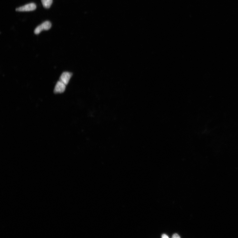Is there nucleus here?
Wrapping results in <instances>:
<instances>
[{
    "label": "nucleus",
    "mask_w": 238,
    "mask_h": 238,
    "mask_svg": "<svg viewBox=\"0 0 238 238\" xmlns=\"http://www.w3.org/2000/svg\"><path fill=\"white\" fill-rule=\"evenodd\" d=\"M36 4L34 3H31L17 8L16 10L20 12H30L36 10Z\"/></svg>",
    "instance_id": "nucleus-2"
},
{
    "label": "nucleus",
    "mask_w": 238,
    "mask_h": 238,
    "mask_svg": "<svg viewBox=\"0 0 238 238\" xmlns=\"http://www.w3.org/2000/svg\"><path fill=\"white\" fill-rule=\"evenodd\" d=\"M162 237L163 238H168L169 237L166 234H163L162 235Z\"/></svg>",
    "instance_id": "nucleus-7"
},
{
    "label": "nucleus",
    "mask_w": 238,
    "mask_h": 238,
    "mask_svg": "<svg viewBox=\"0 0 238 238\" xmlns=\"http://www.w3.org/2000/svg\"><path fill=\"white\" fill-rule=\"evenodd\" d=\"M51 22L46 21L36 27L34 31V33L35 34L38 35L43 31L49 30L51 28Z\"/></svg>",
    "instance_id": "nucleus-1"
},
{
    "label": "nucleus",
    "mask_w": 238,
    "mask_h": 238,
    "mask_svg": "<svg viewBox=\"0 0 238 238\" xmlns=\"http://www.w3.org/2000/svg\"><path fill=\"white\" fill-rule=\"evenodd\" d=\"M72 75V74L71 73L68 72H64L61 75L60 80L64 83L65 85H67Z\"/></svg>",
    "instance_id": "nucleus-4"
},
{
    "label": "nucleus",
    "mask_w": 238,
    "mask_h": 238,
    "mask_svg": "<svg viewBox=\"0 0 238 238\" xmlns=\"http://www.w3.org/2000/svg\"><path fill=\"white\" fill-rule=\"evenodd\" d=\"M66 85L64 83L60 80L56 83L54 88V92L55 93H62L64 92L66 89Z\"/></svg>",
    "instance_id": "nucleus-3"
},
{
    "label": "nucleus",
    "mask_w": 238,
    "mask_h": 238,
    "mask_svg": "<svg viewBox=\"0 0 238 238\" xmlns=\"http://www.w3.org/2000/svg\"><path fill=\"white\" fill-rule=\"evenodd\" d=\"M41 2L44 7L47 9L51 7L53 0H41Z\"/></svg>",
    "instance_id": "nucleus-5"
},
{
    "label": "nucleus",
    "mask_w": 238,
    "mask_h": 238,
    "mask_svg": "<svg viewBox=\"0 0 238 238\" xmlns=\"http://www.w3.org/2000/svg\"><path fill=\"white\" fill-rule=\"evenodd\" d=\"M172 237L173 238H180V237L178 234H175L173 235Z\"/></svg>",
    "instance_id": "nucleus-6"
}]
</instances>
